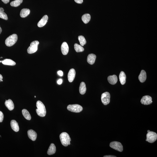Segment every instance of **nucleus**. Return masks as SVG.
I'll return each instance as SVG.
<instances>
[{"instance_id":"1","label":"nucleus","mask_w":157,"mask_h":157,"mask_svg":"<svg viewBox=\"0 0 157 157\" xmlns=\"http://www.w3.org/2000/svg\"><path fill=\"white\" fill-rule=\"evenodd\" d=\"M37 109L36 110L38 115L41 117H45L46 114V111L45 105L40 101H38L36 104Z\"/></svg>"},{"instance_id":"2","label":"nucleus","mask_w":157,"mask_h":157,"mask_svg":"<svg viewBox=\"0 0 157 157\" xmlns=\"http://www.w3.org/2000/svg\"><path fill=\"white\" fill-rule=\"evenodd\" d=\"M60 139L61 144L65 147H67L70 145L71 139L69 134L67 133L64 132L60 134Z\"/></svg>"},{"instance_id":"3","label":"nucleus","mask_w":157,"mask_h":157,"mask_svg":"<svg viewBox=\"0 0 157 157\" xmlns=\"http://www.w3.org/2000/svg\"><path fill=\"white\" fill-rule=\"evenodd\" d=\"M18 36L16 34H13L6 39L5 43L7 46H12L16 43L18 40Z\"/></svg>"},{"instance_id":"4","label":"nucleus","mask_w":157,"mask_h":157,"mask_svg":"<svg viewBox=\"0 0 157 157\" xmlns=\"http://www.w3.org/2000/svg\"><path fill=\"white\" fill-rule=\"evenodd\" d=\"M39 43L38 41L35 40L32 42L30 44V46L27 50L28 53L32 54L36 52L38 49V46Z\"/></svg>"},{"instance_id":"5","label":"nucleus","mask_w":157,"mask_h":157,"mask_svg":"<svg viewBox=\"0 0 157 157\" xmlns=\"http://www.w3.org/2000/svg\"><path fill=\"white\" fill-rule=\"evenodd\" d=\"M67 109L70 111L75 113H79L83 110L82 107L78 104L69 105L68 106Z\"/></svg>"},{"instance_id":"6","label":"nucleus","mask_w":157,"mask_h":157,"mask_svg":"<svg viewBox=\"0 0 157 157\" xmlns=\"http://www.w3.org/2000/svg\"><path fill=\"white\" fill-rule=\"evenodd\" d=\"M146 141L150 143H153L157 140V134L156 133L150 131L146 134Z\"/></svg>"},{"instance_id":"7","label":"nucleus","mask_w":157,"mask_h":157,"mask_svg":"<svg viewBox=\"0 0 157 157\" xmlns=\"http://www.w3.org/2000/svg\"><path fill=\"white\" fill-rule=\"evenodd\" d=\"M110 147L117 151L122 152L123 151V147L120 143L117 141H113L110 144Z\"/></svg>"},{"instance_id":"8","label":"nucleus","mask_w":157,"mask_h":157,"mask_svg":"<svg viewBox=\"0 0 157 157\" xmlns=\"http://www.w3.org/2000/svg\"><path fill=\"white\" fill-rule=\"evenodd\" d=\"M110 95L108 92H105L102 94L101 99L102 102L104 105H107L110 102Z\"/></svg>"},{"instance_id":"9","label":"nucleus","mask_w":157,"mask_h":157,"mask_svg":"<svg viewBox=\"0 0 157 157\" xmlns=\"http://www.w3.org/2000/svg\"><path fill=\"white\" fill-rule=\"evenodd\" d=\"M152 99L149 95H145L143 96L141 99V102L142 104L144 105H150L153 103Z\"/></svg>"},{"instance_id":"10","label":"nucleus","mask_w":157,"mask_h":157,"mask_svg":"<svg viewBox=\"0 0 157 157\" xmlns=\"http://www.w3.org/2000/svg\"><path fill=\"white\" fill-rule=\"evenodd\" d=\"M76 75V71L74 69H72L70 70L68 75V79L69 82H72L74 80Z\"/></svg>"},{"instance_id":"11","label":"nucleus","mask_w":157,"mask_h":157,"mask_svg":"<svg viewBox=\"0 0 157 157\" xmlns=\"http://www.w3.org/2000/svg\"><path fill=\"white\" fill-rule=\"evenodd\" d=\"M69 47L67 42H64L61 45V49L62 54L64 55H66L69 52Z\"/></svg>"},{"instance_id":"12","label":"nucleus","mask_w":157,"mask_h":157,"mask_svg":"<svg viewBox=\"0 0 157 157\" xmlns=\"http://www.w3.org/2000/svg\"><path fill=\"white\" fill-rule=\"evenodd\" d=\"M48 18L47 15H45L38 22L37 24L39 28H41L44 26L47 23Z\"/></svg>"},{"instance_id":"13","label":"nucleus","mask_w":157,"mask_h":157,"mask_svg":"<svg viewBox=\"0 0 157 157\" xmlns=\"http://www.w3.org/2000/svg\"><path fill=\"white\" fill-rule=\"evenodd\" d=\"M28 134L29 138L32 141H35L36 140L37 134L35 131L32 129L29 130L28 131Z\"/></svg>"},{"instance_id":"14","label":"nucleus","mask_w":157,"mask_h":157,"mask_svg":"<svg viewBox=\"0 0 157 157\" xmlns=\"http://www.w3.org/2000/svg\"><path fill=\"white\" fill-rule=\"evenodd\" d=\"M96 58V56L95 54H89L87 58V61L88 64L93 65L94 64Z\"/></svg>"},{"instance_id":"15","label":"nucleus","mask_w":157,"mask_h":157,"mask_svg":"<svg viewBox=\"0 0 157 157\" xmlns=\"http://www.w3.org/2000/svg\"><path fill=\"white\" fill-rule=\"evenodd\" d=\"M5 105L8 110L10 111L12 110L14 108V105L11 99L6 100Z\"/></svg>"},{"instance_id":"16","label":"nucleus","mask_w":157,"mask_h":157,"mask_svg":"<svg viewBox=\"0 0 157 157\" xmlns=\"http://www.w3.org/2000/svg\"><path fill=\"white\" fill-rule=\"evenodd\" d=\"M109 82L112 85H114L117 83L118 81V78L116 75L109 76L108 78Z\"/></svg>"},{"instance_id":"17","label":"nucleus","mask_w":157,"mask_h":157,"mask_svg":"<svg viewBox=\"0 0 157 157\" xmlns=\"http://www.w3.org/2000/svg\"><path fill=\"white\" fill-rule=\"evenodd\" d=\"M11 126L12 129L15 132H17L19 131V127L18 123L16 121L14 120H12L11 122Z\"/></svg>"},{"instance_id":"18","label":"nucleus","mask_w":157,"mask_h":157,"mask_svg":"<svg viewBox=\"0 0 157 157\" xmlns=\"http://www.w3.org/2000/svg\"><path fill=\"white\" fill-rule=\"evenodd\" d=\"M147 78L146 73L144 70H142L139 75V79L141 83L144 82L146 81Z\"/></svg>"},{"instance_id":"19","label":"nucleus","mask_w":157,"mask_h":157,"mask_svg":"<svg viewBox=\"0 0 157 157\" xmlns=\"http://www.w3.org/2000/svg\"><path fill=\"white\" fill-rule=\"evenodd\" d=\"M56 146L53 143H52L48 150L47 154L49 155H52L55 154L56 152Z\"/></svg>"},{"instance_id":"20","label":"nucleus","mask_w":157,"mask_h":157,"mask_svg":"<svg viewBox=\"0 0 157 157\" xmlns=\"http://www.w3.org/2000/svg\"><path fill=\"white\" fill-rule=\"evenodd\" d=\"M119 79L121 84L123 85L126 83V75L123 71H121L119 76Z\"/></svg>"},{"instance_id":"21","label":"nucleus","mask_w":157,"mask_h":157,"mask_svg":"<svg viewBox=\"0 0 157 157\" xmlns=\"http://www.w3.org/2000/svg\"><path fill=\"white\" fill-rule=\"evenodd\" d=\"M1 63L5 65L14 66L16 64V63L11 59H5L2 61Z\"/></svg>"},{"instance_id":"22","label":"nucleus","mask_w":157,"mask_h":157,"mask_svg":"<svg viewBox=\"0 0 157 157\" xmlns=\"http://www.w3.org/2000/svg\"><path fill=\"white\" fill-rule=\"evenodd\" d=\"M30 10L28 8H23L20 11V15L22 18L26 17L30 14Z\"/></svg>"},{"instance_id":"23","label":"nucleus","mask_w":157,"mask_h":157,"mask_svg":"<svg viewBox=\"0 0 157 157\" xmlns=\"http://www.w3.org/2000/svg\"><path fill=\"white\" fill-rule=\"evenodd\" d=\"M86 85L83 82H81L80 84L79 87V91L81 95H84L86 93Z\"/></svg>"},{"instance_id":"24","label":"nucleus","mask_w":157,"mask_h":157,"mask_svg":"<svg viewBox=\"0 0 157 157\" xmlns=\"http://www.w3.org/2000/svg\"><path fill=\"white\" fill-rule=\"evenodd\" d=\"M22 114L25 119L28 120H30L31 118V116L28 110L23 109L22 111Z\"/></svg>"},{"instance_id":"25","label":"nucleus","mask_w":157,"mask_h":157,"mask_svg":"<svg viewBox=\"0 0 157 157\" xmlns=\"http://www.w3.org/2000/svg\"><path fill=\"white\" fill-rule=\"evenodd\" d=\"M81 18L83 23L85 24H87L90 21L91 17L89 14H86L83 15Z\"/></svg>"},{"instance_id":"26","label":"nucleus","mask_w":157,"mask_h":157,"mask_svg":"<svg viewBox=\"0 0 157 157\" xmlns=\"http://www.w3.org/2000/svg\"><path fill=\"white\" fill-rule=\"evenodd\" d=\"M4 10L2 8H0V18L7 20L8 18L6 14L4 12Z\"/></svg>"},{"instance_id":"27","label":"nucleus","mask_w":157,"mask_h":157,"mask_svg":"<svg viewBox=\"0 0 157 157\" xmlns=\"http://www.w3.org/2000/svg\"><path fill=\"white\" fill-rule=\"evenodd\" d=\"M23 0H15L12 1L10 3V5L13 7H17L19 5L23 2Z\"/></svg>"},{"instance_id":"28","label":"nucleus","mask_w":157,"mask_h":157,"mask_svg":"<svg viewBox=\"0 0 157 157\" xmlns=\"http://www.w3.org/2000/svg\"><path fill=\"white\" fill-rule=\"evenodd\" d=\"M74 48L75 50L77 52H83L84 50V48L82 46L77 43L75 44Z\"/></svg>"},{"instance_id":"29","label":"nucleus","mask_w":157,"mask_h":157,"mask_svg":"<svg viewBox=\"0 0 157 157\" xmlns=\"http://www.w3.org/2000/svg\"><path fill=\"white\" fill-rule=\"evenodd\" d=\"M78 39L79 41L80 44L81 46H83L86 44V42L84 37L82 36H80L78 37Z\"/></svg>"},{"instance_id":"30","label":"nucleus","mask_w":157,"mask_h":157,"mask_svg":"<svg viewBox=\"0 0 157 157\" xmlns=\"http://www.w3.org/2000/svg\"><path fill=\"white\" fill-rule=\"evenodd\" d=\"M4 116L3 113L0 111V122H2L4 119Z\"/></svg>"},{"instance_id":"31","label":"nucleus","mask_w":157,"mask_h":157,"mask_svg":"<svg viewBox=\"0 0 157 157\" xmlns=\"http://www.w3.org/2000/svg\"><path fill=\"white\" fill-rule=\"evenodd\" d=\"M75 2L78 4H81L83 2V0H74Z\"/></svg>"},{"instance_id":"32","label":"nucleus","mask_w":157,"mask_h":157,"mask_svg":"<svg viewBox=\"0 0 157 157\" xmlns=\"http://www.w3.org/2000/svg\"><path fill=\"white\" fill-rule=\"evenodd\" d=\"M58 74L59 76H62L63 75V72L62 71H60L58 72Z\"/></svg>"},{"instance_id":"33","label":"nucleus","mask_w":157,"mask_h":157,"mask_svg":"<svg viewBox=\"0 0 157 157\" xmlns=\"http://www.w3.org/2000/svg\"><path fill=\"white\" fill-rule=\"evenodd\" d=\"M62 79H60L59 80H58V81H57V83L58 84H59V85H60L61 84H62Z\"/></svg>"},{"instance_id":"34","label":"nucleus","mask_w":157,"mask_h":157,"mask_svg":"<svg viewBox=\"0 0 157 157\" xmlns=\"http://www.w3.org/2000/svg\"><path fill=\"white\" fill-rule=\"evenodd\" d=\"M1 1H2L4 4H6L9 2V0H1Z\"/></svg>"},{"instance_id":"35","label":"nucleus","mask_w":157,"mask_h":157,"mask_svg":"<svg viewBox=\"0 0 157 157\" xmlns=\"http://www.w3.org/2000/svg\"><path fill=\"white\" fill-rule=\"evenodd\" d=\"M104 157H116V156H113V155H106L104 156Z\"/></svg>"},{"instance_id":"36","label":"nucleus","mask_w":157,"mask_h":157,"mask_svg":"<svg viewBox=\"0 0 157 157\" xmlns=\"http://www.w3.org/2000/svg\"><path fill=\"white\" fill-rule=\"evenodd\" d=\"M2 79H3V77L2 75H1V74H0V82L1 81V80Z\"/></svg>"},{"instance_id":"37","label":"nucleus","mask_w":157,"mask_h":157,"mask_svg":"<svg viewBox=\"0 0 157 157\" xmlns=\"http://www.w3.org/2000/svg\"><path fill=\"white\" fill-rule=\"evenodd\" d=\"M1 32H2V29H1V27L0 26V34H1Z\"/></svg>"},{"instance_id":"38","label":"nucleus","mask_w":157,"mask_h":157,"mask_svg":"<svg viewBox=\"0 0 157 157\" xmlns=\"http://www.w3.org/2000/svg\"><path fill=\"white\" fill-rule=\"evenodd\" d=\"M1 81H3L2 79L1 80Z\"/></svg>"},{"instance_id":"39","label":"nucleus","mask_w":157,"mask_h":157,"mask_svg":"<svg viewBox=\"0 0 157 157\" xmlns=\"http://www.w3.org/2000/svg\"><path fill=\"white\" fill-rule=\"evenodd\" d=\"M35 98H36V96H35Z\"/></svg>"}]
</instances>
